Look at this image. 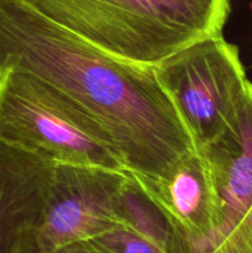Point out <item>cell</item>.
I'll return each instance as SVG.
<instances>
[{"mask_svg": "<svg viewBox=\"0 0 252 253\" xmlns=\"http://www.w3.org/2000/svg\"><path fill=\"white\" fill-rule=\"evenodd\" d=\"M131 174L167 216L187 252L209 253L221 225V209L207 158L197 151L168 177Z\"/></svg>", "mask_w": 252, "mask_h": 253, "instance_id": "obj_6", "label": "cell"}, {"mask_svg": "<svg viewBox=\"0 0 252 253\" xmlns=\"http://www.w3.org/2000/svg\"><path fill=\"white\" fill-rule=\"evenodd\" d=\"M54 24L123 61L155 67L221 35L230 0H24Z\"/></svg>", "mask_w": 252, "mask_h": 253, "instance_id": "obj_2", "label": "cell"}, {"mask_svg": "<svg viewBox=\"0 0 252 253\" xmlns=\"http://www.w3.org/2000/svg\"><path fill=\"white\" fill-rule=\"evenodd\" d=\"M100 253H167L127 227H116L88 241Z\"/></svg>", "mask_w": 252, "mask_h": 253, "instance_id": "obj_9", "label": "cell"}, {"mask_svg": "<svg viewBox=\"0 0 252 253\" xmlns=\"http://www.w3.org/2000/svg\"><path fill=\"white\" fill-rule=\"evenodd\" d=\"M0 141L53 165L126 169L93 119L56 90L15 69L0 76Z\"/></svg>", "mask_w": 252, "mask_h": 253, "instance_id": "obj_3", "label": "cell"}, {"mask_svg": "<svg viewBox=\"0 0 252 253\" xmlns=\"http://www.w3.org/2000/svg\"><path fill=\"white\" fill-rule=\"evenodd\" d=\"M125 182L126 169L54 165L53 182L31 253H58L123 226L120 198Z\"/></svg>", "mask_w": 252, "mask_h": 253, "instance_id": "obj_5", "label": "cell"}, {"mask_svg": "<svg viewBox=\"0 0 252 253\" xmlns=\"http://www.w3.org/2000/svg\"><path fill=\"white\" fill-rule=\"evenodd\" d=\"M24 72L93 119L126 169L168 177L194 142L155 67L123 61L24 0H0V76Z\"/></svg>", "mask_w": 252, "mask_h": 253, "instance_id": "obj_1", "label": "cell"}, {"mask_svg": "<svg viewBox=\"0 0 252 253\" xmlns=\"http://www.w3.org/2000/svg\"><path fill=\"white\" fill-rule=\"evenodd\" d=\"M54 165L0 141V253H31Z\"/></svg>", "mask_w": 252, "mask_h": 253, "instance_id": "obj_7", "label": "cell"}, {"mask_svg": "<svg viewBox=\"0 0 252 253\" xmlns=\"http://www.w3.org/2000/svg\"><path fill=\"white\" fill-rule=\"evenodd\" d=\"M120 220L124 227L150 240L167 253H188L167 216L127 169L120 198Z\"/></svg>", "mask_w": 252, "mask_h": 253, "instance_id": "obj_8", "label": "cell"}, {"mask_svg": "<svg viewBox=\"0 0 252 253\" xmlns=\"http://www.w3.org/2000/svg\"><path fill=\"white\" fill-rule=\"evenodd\" d=\"M58 253H100L96 249H94L88 242H81V244L71 245L66 249L61 250Z\"/></svg>", "mask_w": 252, "mask_h": 253, "instance_id": "obj_10", "label": "cell"}, {"mask_svg": "<svg viewBox=\"0 0 252 253\" xmlns=\"http://www.w3.org/2000/svg\"><path fill=\"white\" fill-rule=\"evenodd\" d=\"M195 150L202 151L239 123L251 82L236 46L221 35L205 37L155 66Z\"/></svg>", "mask_w": 252, "mask_h": 253, "instance_id": "obj_4", "label": "cell"}]
</instances>
